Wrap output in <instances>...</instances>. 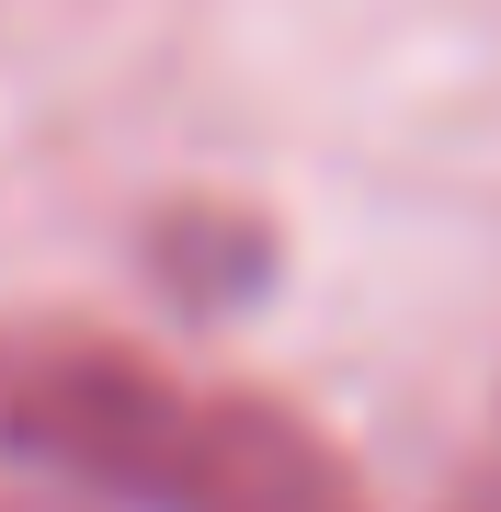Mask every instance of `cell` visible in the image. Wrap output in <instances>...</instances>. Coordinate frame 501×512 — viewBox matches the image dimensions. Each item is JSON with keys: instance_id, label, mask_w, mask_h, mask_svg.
<instances>
[{"instance_id": "1", "label": "cell", "mask_w": 501, "mask_h": 512, "mask_svg": "<svg viewBox=\"0 0 501 512\" xmlns=\"http://www.w3.org/2000/svg\"><path fill=\"white\" fill-rule=\"evenodd\" d=\"M0 444L126 512H376L319 421L262 387L171 376L80 319L0 330Z\"/></svg>"}]
</instances>
